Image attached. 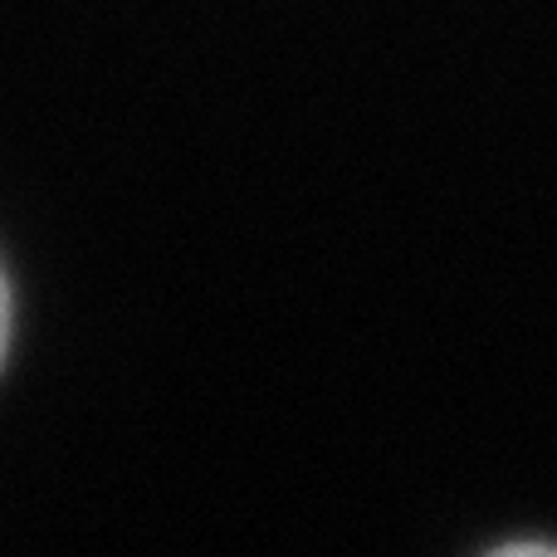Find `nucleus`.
I'll return each instance as SVG.
<instances>
[{
  "label": "nucleus",
  "mask_w": 557,
  "mask_h": 557,
  "mask_svg": "<svg viewBox=\"0 0 557 557\" xmlns=\"http://www.w3.org/2000/svg\"><path fill=\"white\" fill-rule=\"evenodd\" d=\"M5 347H10V288L5 274H0V362H5Z\"/></svg>",
  "instance_id": "f257e3e1"
}]
</instances>
